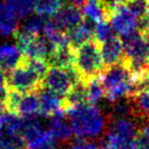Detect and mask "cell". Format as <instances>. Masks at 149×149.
<instances>
[{
    "label": "cell",
    "instance_id": "6da1fadb",
    "mask_svg": "<svg viewBox=\"0 0 149 149\" xmlns=\"http://www.w3.org/2000/svg\"><path fill=\"white\" fill-rule=\"evenodd\" d=\"M70 118L72 130L78 139H86L105 134L111 122L94 104H80L70 108L65 112Z\"/></svg>",
    "mask_w": 149,
    "mask_h": 149
},
{
    "label": "cell",
    "instance_id": "7a4b0ae2",
    "mask_svg": "<svg viewBox=\"0 0 149 149\" xmlns=\"http://www.w3.org/2000/svg\"><path fill=\"white\" fill-rule=\"evenodd\" d=\"M74 65L81 76L83 83H87L93 78L103 74L105 68L100 45L94 38L74 49Z\"/></svg>",
    "mask_w": 149,
    "mask_h": 149
},
{
    "label": "cell",
    "instance_id": "3957f363",
    "mask_svg": "<svg viewBox=\"0 0 149 149\" xmlns=\"http://www.w3.org/2000/svg\"><path fill=\"white\" fill-rule=\"evenodd\" d=\"M82 82L81 76L74 66L59 68L50 65L45 78L44 86L59 97L63 98L72 91L76 86Z\"/></svg>",
    "mask_w": 149,
    "mask_h": 149
},
{
    "label": "cell",
    "instance_id": "277c9868",
    "mask_svg": "<svg viewBox=\"0 0 149 149\" xmlns=\"http://www.w3.org/2000/svg\"><path fill=\"white\" fill-rule=\"evenodd\" d=\"M5 87L22 93L41 92L45 88L44 78L19 61L17 65L5 74Z\"/></svg>",
    "mask_w": 149,
    "mask_h": 149
},
{
    "label": "cell",
    "instance_id": "5b68a950",
    "mask_svg": "<svg viewBox=\"0 0 149 149\" xmlns=\"http://www.w3.org/2000/svg\"><path fill=\"white\" fill-rule=\"evenodd\" d=\"M138 17L131 11L127 4L113 3L110 25L116 32L125 37L134 33L138 27Z\"/></svg>",
    "mask_w": 149,
    "mask_h": 149
},
{
    "label": "cell",
    "instance_id": "8992f818",
    "mask_svg": "<svg viewBox=\"0 0 149 149\" xmlns=\"http://www.w3.org/2000/svg\"><path fill=\"white\" fill-rule=\"evenodd\" d=\"M100 45L104 68H108L120 63L124 58V41L118 35H111Z\"/></svg>",
    "mask_w": 149,
    "mask_h": 149
},
{
    "label": "cell",
    "instance_id": "52a82bcc",
    "mask_svg": "<svg viewBox=\"0 0 149 149\" xmlns=\"http://www.w3.org/2000/svg\"><path fill=\"white\" fill-rule=\"evenodd\" d=\"M85 19L83 9L68 4L66 6L62 5L61 8L55 15H52L51 19L62 30L70 32L83 23Z\"/></svg>",
    "mask_w": 149,
    "mask_h": 149
},
{
    "label": "cell",
    "instance_id": "ba28073f",
    "mask_svg": "<svg viewBox=\"0 0 149 149\" xmlns=\"http://www.w3.org/2000/svg\"><path fill=\"white\" fill-rule=\"evenodd\" d=\"M82 9L86 19H89L94 24L100 22L110 23L112 4L108 2V0H88Z\"/></svg>",
    "mask_w": 149,
    "mask_h": 149
},
{
    "label": "cell",
    "instance_id": "9c48e42d",
    "mask_svg": "<svg viewBox=\"0 0 149 149\" xmlns=\"http://www.w3.org/2000/svg\"><path fill=\"white\" fill-rule=\"evenodd\" d=\"M130 80H134V76L122 61L111 68H106L102 74V82L105 92Z\"/></svg>",
    "mask_w": 149,
    "mask_h": 149
},
{
    "label": "cell",
    "instance_id": "30bf717a",
    "mask_svg": "<svg viewBox=\"0 0 149 149\" xmlns=\"http://www.w3.org/2000/svg\"><path fill=\"white\" fill-rule=\"evenodd\" d=\"M40 101H41V107L39 114L41 116L52 118L56 114L64 112L62 109V98L47 88H44L40 92Z\"/></svg>",
    "mask_w": 149,
    "mask_h": 149
},
{
    "label": "cell",
    "instance_id": "8fae6325",
    "mask_svg": "<svg viewBox=\"0 0 149 149\" xmlns=\"http://www.w3.org/2000/svg\"><path fill=\"white\" fill-rule=\"evenodd\" d=\"M22 52L28 57L44 58L49 61L52 53V46L45 37H42L40 35H33Z\"/></svg>",
    "mask_w": 149,
    "mask_h": 149
},
{
    "label": "cell",
    "instance_id": "7c38bea8",
    "mask_svg": "<svg viewBox=\"0 0 149 149\" xmlns=\"http://www.w3.org/2000/svg\"><path fill=\"white\" fill-rule=\"evenodd\" d=\"M44 35L52 46V52L55 49L70 45V34L59 28L52 19H48L44 24ZM52 54V53H51Z\"/></svg>",
    "mask_w": 149,
    "mask_h": 149
},
{
    "label": "cell",
    "instance_id": "4fadbf2b",
    "mask_svg": "<svg viewBox=\"0 0 149 149\" xmlns=\"http://www.w3.org/2000/svg\"><path fill=\"white\" fill-rule=\"evenodd\" d=\"M17 15L5 1L0 4V35H15L19 32Z\"/></svg>",
    "mask_w": 149,
    "mask_h": 149
},
{
    "label": "cell",
    "instance_id": "5bb4252c",
    "mask_svg": "<svg viewBox=\"0 0 149 149\" xmlns=\"http://www.w3.org/2000/svg\"><path fill=\"white\" fill-rule=\"evenodd\" d=\"M109 131L120 139H134L138 135L139 127L129 118H111Z\"/></svg>",
    "mask_w": 149,
    "mask_h": 149
},
{
    "label": "cell",
    "instance_id": "9a60e30c",
    "mask_svg": "<svg viewBox=\"0 0 149 149\" xmlns=\"http://www.w3.org/2000/svg\"><path fill=\"white\" fill-rule=\"evenodd\" d=\"M65 114H58L51 118L48 131L54 139L59 143H68L72 139V130L68 122L64 120Z\"/></svg>",
    "mask_w": 149,
    "mask_h": 149
},
{
    "label": "cell",
    "instance_id": "2e32d148",
    "mask_svg": "<svg viewBox=\"0 0 149 149\" xmlns=\"http://www.w3.org/2000/svg\"><path fill=\"white\" fill-rule=\"evenodd\" d=\"M91 22L92 21H88L87 19H85L83 21V23H81L78 27H76L72 31L68 32V34H70V46L74 49H76L79 46H81L82 44L86 43V42L90 41V40L94 38L95 25H94V27L91 26Z\"/></svg>",
    "mask_w": 149,
    "mask_h": 149
},
{
    "label": "cell",
    "instance_id": "e0dca14e",
    "mask_svg": "<svg viewBox=\"0 0 149 149\" xmlns=\"http://www.w3.org/2000/svg\"><path fill=\"white\" fill-rule=\"evenodd\" d=\"M23 52L15 45H4L0 47V68L4 74L8 72L17 65Z\"/></svg>",
    "mask_w": 149,
    "mask_h": 149
},
{
    "label": "cell",
    "instance_id": "ac0fdd59",
    "mask_svg": "<svg viewBox=\"0 0 149 149\" xmlns=\"http://www.w3.org/2000/svg\"><path fill=\"white\" fill-rule=\"evenodd\" d=\"M41 101H40V92L24 93L19 101L17 114L19 116H35L40 112Z\"/></svg>",
    "mask_w": 149,
    "mask_h": 149
},
{
    "label": "cell",
    "instance_id": "d6986e66",
    "mask_svg": "<svg viewBox=\"0 0 149 149\" xmlns=\"http://www.w3.org/2000/svg\"><path fill=\"white\" fill-rule=\"evenodd\" d=\"M87 87V97L88 103L95 105L98 101L105 96V89H104L103 82H102V76L91 79L86 83Z\"/></svg>",
    "mask_w": 149,
    "mask_h": 149
},
{
    "label": "cell",
    "instance_id": "ffe728a7",
    "mask_svg": "<svg viewBox=\"0 0 149 149\" xmlns=\"http://www.w3.org/2000/svg\"><path fill=\"white\" fill-rule=\"evenodd\" d=\"M63 0H35V13L42 17H52L62 7Z\"/></svg>",
    "mask_w": 149,
    "mask_h": 149
},
{
    "label": "cell",
    "instance_id": "44dd1931",
    "mask_svg": "<svg viewBox=\"0 0 149 149\" xmlns=\"http://www.w3.org/2000/svg\"><path fill=\"white\" fill-rule=\"evenodd\" d=\"M19 17H26L35 9V0H5Z\"/></svg>",
    "mask_w": 149,
    "mask_h": 149
},
{
    "label": "cell",
    "instance_id": "7402d4cb",
    "mask_svg": "<svg viewBox=\"0 0 149 149\" xmlns=\"http://www.w3.org/2000/svg\"><path fill=\"white\" fill-rule=\"evenodd\" d=\"M111 25L109 22H100L95 24V29H94V39L98 43L106 41L110 36L112 35L111 32Z\"/></svg>",
    "mask_w": 149,
    "mask_h": 149
},
{
    "label": "cell",
    "instance_id": "603a6c76",
    "mask_svg": "<svg viewBox=\"0 0 149 149\" xmlns=\"http://www.w3.org/2000/svg\"><path fill=\"white\" fill-rule=\"evenodd\" d=\"M127 5L138 19H141L146 17L149 8V0H131Z\"/></svg>",
    "mask_w": 149,
    "mask_h": 149
},
{
    "label": "cell",
    "instance_id": "cb8c5ba5",
    "mask_svg": "<svg viewBox=\"0 0 149 149\" xmlns=\"http://www.w3.org/2000/svg\"><path fill=\"white\" fill-rule=\"evenodd\" d=\"M44 21L43 17L38 15V17L30 19L24 26L23 31L31 34V35H39L40 31L44 28Z\"/></svg>",
    "mask_w": 149,
    "mask_h": 149
},
{
    "label": "cell",
    "instance_id": "d4e9b609",
    "mask_svg": "<svg viewBox=\"0 0 149 149\" xmlns=\"http://www.w3.org/2000/svg\"><path fill=\"white\" fill-rule=\"evenodd\" d=\"M72 149H99V147L86 139H79L72 144Z\"/></svg>",
    "mask_w": 149,
    "mask_h": 149
},
{
    "label": "cell",
    "instance_id": "484cf974",
    "mask_svg": "<svg viewBox=\"0 0 149 149\" xmlns=\"http://www.w3.org/2000/svg\"><path fill=\"white\" fill-rule=\"evenodd\" d=\"M116 149H139L137 137L134 139H122Z\"/></svg>",
    "mask_w": 149,
    "mask_h": 149
},
{
    "label": "cell",
    "instance_id": "4316f807",
    "mask_svg": "<svg viewBox=\"0 0 149 149\" xmlns=\"http://www.w3.org/2000/svg\"><path fill=\"white\" fill-rule=\"evenodd\" d=\"M64 1H66L68 5H72V6L79 7V8H83L88 0H64Z\"/></svg>",
    "mask_w": 149,
    "mask_h": 149
},
{
    "label": "cell",
    "instance_id": "83f0119b",
    "mask_svg": "<svg viewBox=\"0 0 149 149\" xmlns=\"http://www.w3.org/2000/svg\"><path fill=\"white\" fill-rule=\"evenodd\" d=\"M131 0H114L113 3H120V4H127L130 2Z\"/></svg>",
    "mask_w": 149,
    "mask_h": 149
},
{
    "label": "cell",
    "instance_id": "f1b7e54d",
    "mask_svg": "<svg viewBox=\"0 0 149 149\" xmlns=\"http://www.w3.org/2000/svg\"><path fill=\"white\" fill-rule=\"evenodd\" d=\"M4 103H3L2 100H0V114L2 113V112H4Z\"/></svg>",
    "mask_w": 149,
    "mask_h": 149
}]
</instances>
